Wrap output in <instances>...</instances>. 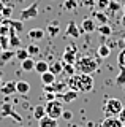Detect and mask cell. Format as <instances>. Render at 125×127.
Wrapping results in <instances>:
<instances>
[{"mask_svg":"<svg viewBox=\"0 0 125 127\" xmlns=\"http://www.w3.org/2000/svg\"><path fill=\"white\" fill-rule=\"evenodd\" d=\"M67 86L68 89H73L76 92H90L93 91V78L87 73L71 75V76H68Z\"/></svg>","mask_w":125,"mask_h":127,"instance_id":"6da1fadb","label":"cell"},{"mask_svg":"<svg viewBox=\"0 0 125 127\" xmlns=\"http://www.w3.org/2000/svg\"><path fill=\"white\" fill-rule=\"evenodd\" d=\"M100 67V57H93V56H81L79 59L75 62V68L79 73H87L92 75L93 71H97Z\"/></svg>","mask_w":125,"mask_h":127,"instance_id":"7a4b0ae2","label":"cell"},{"mask_svg":"<svg viewBox=\"0 0 125 127\" xmlns=\"http://www.w3.org/2000/svg\"><path fill=\"white\" fill-rule=\"evenodd\" d=\"M122 106H124V103L119 98H116V97L106 98L103 103V113L106 116H117L120 113V110H122Z\"/></svg>","mask_w":125,"mask_h":127,"instance_id":"3957f363","label":"cell"},{"mask_svg":"<svg viewBox=\"0 0 125 127\" xmlns=\"http://www.w3.org/2000/svg\"><path fill=\"white\" fill-rule=\"evenodd\" d=\"M46 114L54 119H59L63 113V102L60 98H54V100H48V103L44 105Z\"/></svg>","mask_w":125,"mask_h":127,"instance_id":"277c9868","label":"cell"},{"mask_svg":"<svg viewBox=\"0 0 125 127\" xmlns=\"http://www.w3.org/2000/svg\"><path fill=\"white\" fill-rule=\"evenodd\" d=\"M37 16H38V2H35L21 11V21H29V19H33Z\"/></svg>","mask_w":125,"mask_h":127,"instance_id":"5b68a950","label":"cell"},{"mask_svg":"<svg viewBox=\"0 0 125 127\" xmlns=\"http://www.w3.org/2000/svg\"><path fill=\"white\" fill-rule=\"evenodd\" d=\"M62 62L63 64H75L76 62V48L73 45H68L62 54Z\"/></svg>","mask_w":125,"mask_h":127,"instance_id":"8992f818","label":"cell"},{"mask_svg":"<svg viewBox=\"0 0 125 127\" xmlns=\"http://www.w3.org/2000/svg\"><path fill=\"white\" fill-rule=\"evenodd\" d=\"M98 127H125V124L117 116H106Z\"/></svg>","mask_w":125,"mask_h":127,"instance_id":"52a82bcc","label":"cell"},{"mask_svg":"<svg viewBox=\"0 0 125 127\" xmlns=\"http://www.w3.org/2000/svg\"><path fill=\"white\" fill-rule=\"evenodd\" d=\"M65 35H67V37H71V38H79V37H81V29L76 26L75 21H70V22L67 24Z\"/></svg>","mask_w":125,"mask_h":127,"instance_id":"ba28073f","label":"cell"},{"mask_svg":"<svg viewBox=\"0 0 125 127\" xmlns=\"http://www.w3.org/2000/svg\"><path fill=\"white\" fill-rule=\"evenodd\" d=\"M97 30V26H95V21L92 18H84L83 22H81V32L84 33H92V32Z\"/></svg>","mask_w":125,"mask_h":127,"instance_id":"9c48e42d","label":"cell"},{"mask_svg":"<svg viewBox=\"0 0 125 127\" xmlns=\"http://www.w3.org/2000/svg\"><path fill=\"white\" fill-rule=\"evenodd\" d=\"M78 94H79V92H76V91H73V89H67L63 94L59 95L57 98H60L63 103H71V102H75L78 98Z\"/></svg>","mask_w":125,"mask_h":127,"instance_id":"30bf717a","label":"cell"},{"mask_svg":"<svg viewBox=\"0 0 125 127\" xmlns=\"http://www.w3.org/2000/svg\"><path fill=\"white\" fill-rule=\"evenodd\" d=\"M13 57H16V51H13L11 48L0 51V65H5V64L10 62Z\"/></svg>","mask_w":125,"mask_h":127,"instance_id":"8fae6325","label":"cell"},{"mask_svg":"<svg viewBox=\"0 0 125 127\" xmlns=\"http://www.w3.org/2000/svg\"><path fill=\"white\" fill-rule=\"evenodd\" d=\"M0 92L3 95H11L16 92V81H6L0 86Z\"/></svg>","mask_w":125,"mask_h":127,"instance_id":"7c38bea8","label":"cell"},{"mask_svg":"<svg viewBox=\"0 0 125 127\" xmlns=\"http://www.w3.org/2000/svg\"><path fill=\"white\" fill-rule=\"evenodd\" d=\"M8 38H10V48H19L21 46V40L18 37V32L13 29V27L10 26V32H8Z\"/></svg>","mask_w":125,"mask_h":127,"instance_id":"4fadbf2b","label":"cell"},{"mask_svg":"<svg viewBox=\"0 0 125 127\" xmlns=\"http://www.w3.org/2000/svg\"><path fill=\"white\" fill-rule=\"evenodd\" d=\"M38 127H59V124H57V119L46 114L41 119H38Z\"/></svg>","mask_w":125,"mask_h":127,"instance_id":"5bb4252c","label":"cell"},{"mask_svg":"<svg viewBox=\"0 0 125 127\" xmlns=\"http://www.w3.org/2000/svg\"><path fill=\"white\" fill-rule=\"evenodd\" d=\"M27 37L32 40V41H40V40L44 38V30L43 29H30Z\"/></svg>","mask_w":125,"mask_h":127,"instance_id":"9a60e30c","label":"cell"},{"mask_svg":"<svg viewBox=\"0 0 125 127\" xmlns=\"http://www.w3.org/2000/svg\"><path fill=\"white\" fill-rule=\"evenodd\" d=\"M16 92L21 95H27L30 92V84L27 81H16Z\"/></svg>","mask_w":125,"mask_h":127,"instance_id":"2e32d148","label":"cell"},{"mask_svg":"<svg viewBox=\"0 0 125 127\" xmlns=\"http://www.w3.org/2000/svg\"><path fill=\"white\" fill-rule=\"evenodd\" d=\"M49 71L51 73H54L57 76V75H60L62 71H63V64H62L60 61H54L49 64Z\"/></svg>","mask_w":125,"mask_h":127,"instance_id":"e0dca14e","label":"cell"},{"mask_svg":"<svg viewBox=\"0 0 125 127\" xmlns=\"http://www.w3.org/2000/svg\"><path fill=\"white\" fill-rule=\"evenodd\" d=\"M97 30H98V33L103 35L104 38H108V37L112 35V29H111V26H108V24H100V26H97Z\"/></svg>","mask_w":125,"mask_h":127,"instance_id":"ac0fdd59","label":"cell"},{"mask_svg":"<svg viewBox=\"0 0 125 127\" xmlns=\"http://www.w3.org/2000/svg\"><path fill=\"white\" fill-rule=\"evenodd\" d=\"M40 76H41V83H43L44 86H46V84H52V83L56 81V75L51 73L49 70H48V71H44V73H41Z\"/></svg>","mask_w":125,"mask_h":127,"instance_id":"d6986e66","label":"cell"},{"mask_svg":"<svg viewBox=\"0 0 125 127\" xmlns=\"http://www.w3.org/2000/svg\"><path fill=\"white\" fill-rule=\"evenodd\" d=\"M37 73H44V71H48L49 70V64L46 62V61H37L35 62V68H33Z\"/></svg>","mask_w":125,"mask_h":127,"instance_id":"ffe728a7","label":"cell"},{"mask_svg":"<svg viewBox=\"0 0 125 127\" xmlns=\"http://www.w3.org/2000/svg\"><path fill=\"white\" fill-rule=\"evenodd\" d=\"M21 68L24 70V71H32L35 68V61H33V59H30V57L21 61Z\"/></svg>","mask_w":125,"mask_h":127,"instance_id":"44dd1931","label":"cell"},{"mask_svg":"<svg viewBox=\"0 0 125 127\" xmlns=\"http://www.w3.org/2000/svg\"><path fill=\"white\" fill-rule=\"evenodd\" d=\"M93 19L98 21V24H108V14L104 13V11L97 10L95 13H93Z\"/></svg>","mask_w":125,"mask_h":127,"instance_id":"7402d4cb","label":"cell"},{"mask_svg":"<svg viewBox=\"0 0 125 127\" xmlns=\"http://www.w3.org/2000/svg\"><path fill=\"white\" fill-rule=\"evenodd\" d=\"M97 53H98V57L100 59H106L109 54H111V48L108 45H100L98 49H97Z\"/></svg>","mask_w":125,"mask_h":127,"instance_id":"603a6c76","label":"cell"},{"mask_svg":"<svg viewBox=\"0 0 125 127\" xmlns=\"http://www.w3.org/2000/svg\"><path fill=\"white\" fill-rule=\"evenodd\" d=\"M43 116H46V110H44V105H37L33 108V118L37 119H41Z\"/></svg>","mask_w":125,"mask_h":127,"instance_id":"cb8c5ba5","label":"cell"},{"mask_svg":"<svg viewBox=\"0 0 125 127\" xmlns=\"http://www.w3.org/2000/svg\"><path fill=\"white\" fill-rule=\"evenodd\" d=\"M11 110H13V105H11L10 102H3L2 106H0V114H2L3 118H8V114H10Z\"/></svg>","mask_w":125,"mask_h":127,"instance_id":"d4e9b609","label":"cell"},{"mask_svg":"<svg viewBox=\"0 0 125 127\" xmlns=\"http://www.w3.org/2000/svg\"><path fill=\"white\" fill-rule=\"evenodd\" d=\"M27 57H30V56H29V51H27L25 48H24V49H22V48H16V59L19 62L24 61V59H27Z\"/></svg>","mask_w":125,"mask_h":127,"instance_id":"484cf974","label":"cell"},{"mask_svg":"<svg viewBox=\"0 0 125 127\" xmlns=\"http://www.w3.org/2000/svg\"><path fill=\"white\" fill-rule=\"evenodd\" d=\"M63 10H67V11H71V10H76L78 8V2L76 0H63Z\"/></svg>","mask_w":125,"mask_h":127,"instance_id":"4316f807","label":"cell"},{"mask_svg":"<svg viewBox=\"0 0 125 127\" xmlns=\"http://www.w3.org/2000/svg\"><path fill=\"white\" fill-rule=\"evenodd\" d=\"M108 8L111 10V13H116V11H120V10H122V5H120L119 0H109Z\"/></svg>","mask_w":125,"mask_h":127,"instance_id":"83f0119b","label":"cell"},{"mask_svg":"<svg viewBox=\"0 0 125 127\" xmlns=\"http://www.w3.org/2000/svg\"><path fill=\"white\" fill-rule=\"evenodd\" d=\"M116 84L117 86H125V68L124 67H120V71L116 78Z\"/></svg>","mask_w":125,"mask_h":127,"instance_id":"f1b7e54d","label":"cell"},{"mask_svg":"<svg viewBox=\"0 0 125 127\" xmlns=\"http://www.w3.org/2000/svg\"><path fill=\"white\" fill-rule=\"evenodd\" d=\"M62 64H63V62H62ZM75 71H76L75 64H63V71H62V73H67L68 76H71V75H75Z\"/></svg>","mask_w":125,"mask_h":127,"instance_id":"f546056e","label":"cell"},{"mask_svg":"<svg viewBox=\"0 0 125 127\" xmlns=\"http://www.w3.org/2000/svg\"><path fill=\"white\" fill-rule=\"evenodd\" d=\"M0 48H2V51L10 48V38H8V35H0Z\"/></svg>","mask_w":125,"mask_h":127,"instance_id":"4dcf8cb0","label":"cell"},{"mask_svg":"<svg viewBox=\"0 0 125 127\" xmlns=\"http://www.w3.org/2000/svg\"><path fill=\"white\" fill-rule=\"evenodd\" d=\"M117 64H119V67L125 68V48H122L119 51V54H117Z\"/></svg>","mask_w":125,"mask_h":127,"instance_id":"1f68e13d","label":"cell"},{"mask_svg":"<svg viewBox=\"0 0 125 127\" xmlns=\"http://www.w3.org/2000/svg\"><path fill=\"white\" fill-rule=\"evenodd\" d=\"M108 5H109V0H97V2H95L97 10H100V11L108 10Z\"/></svg>","mask_w":125,"mask_h":127,"instance_id":"d6a6232c","label":"cell"},{"mask_svg":"<svg viewBox=\"0 0 125 127\" xmlns=\"http://www.w3.org/2000/svg\"><path fill=\"white\" fill-rule=\"evenodd\" d=\"M59 26H56V24H51V26H48V33L49 37H56V35L59 33Z\"/></svg>","mask_w":125,"mask_h":127,"instance_id":"836d02e7","label":"cell"},{"mask_svg":"<svg viewBox=\"0 0 125 127\" xmlns=\"http://www.w3.org/2000/svg\"><path fill=\"white\" fill-rule=\"evenodd\" d=\"M11 13H13V6H3V10H2V18H3V19H8V18H11Z\"/></svg>","mask_w":125,"mask_h":127,"instance_id":"e575fe53","label":"cell"},{"mask_svg":"<svg viewBox=\"0 0 125 127\" xmlns=\"http://www.w3.org/2000/svg\"><path fill=\"white\" fill-rule=\"evenodd\" d=\"M27 51H29V56H35V54H38L40 53V48H38L37 45H29L25 48Z\"/></svg>","mask_w":125,"mask_h":127,"instance_id":"d590c367","label":"cell"},{"mask_svg":"<svg viewBox=\"0 0 125 127\" xmlns=\"http://www.w3.org/2000/svg\"><path fill=\"white\" fill-rule=\"evenodd\" d=\"M8 116H10L11 119H14L16 122H22V116L18 113V111H14V110H11V111H10V114H8Z\"/></svg>","mask_w":125,"mask_h":127,"instance_id":"8d00e7d4","label":"cell"},{"mask_svg":"<svg viewBox=\"0 0 125 127\" xmlns=\"http://www.w3.org/2000/svg\"><path fill=\"white\" fill-rule=\"evenodd\" d=\"M95 2H97V0H81V5H84L87 8H93V6H95Z\"/></svg>","mask_w":125,"mask_h":127,"instance_id":"74e56055","label":"cell"},{"mask_svg":"<svg viewBox=\"0 0 125 127\" xmlns=\"http://www.w3.org/2000/svg\"><path fill=\"white\" fill-rule=\"evenodd\" d=\"M8 32H10L8 24H2V26H0V35H8Z\"/></svg>","mask_w":125,"mask_h":127,"instance_id":"f35d334b","label":"cell"},{"mask_svg":"<svg viewBox=\"0 0 125 127\" xmlns=\"http://www.w3.org/2000/svg\"><path fill=\"white\" fill-rule=\"evenodd\" d=\"M60 118H63L65 121H70V119L73 118V113H71V111H68V110H63V113H62Z\"/></svg>","mask_w":125,"mask_h":127,"instance_id":"ab89813d","label":"cell"},{"mask_svg":"<svg viewBox=\"0 0 125 127\" xmlns=\"http://www.w3.org/2000/svg\"><path fill=\"white\" fill-rule=\"evenodd\" d=\"M117 118H119V119H120V121H122V122H124V124H125V105L122 106V110H120V113H119V114H117Z\"/></svg>","mask_w":125,"mask_h":127,"instance_id":"60d3db41","label":"cell"},{"mask_svg":"<svg viewBox=\"0 0 125 127\" xmlns=\"http://www.w3.org/2000/svg\"><path fill=\"white\" fill-rule=\"evenodd\" d=\"M54 98H57L54 92H46V100H54Z\"/></svg>","mask_w":125,"mask_h":127,"instance_id":"b9f144b4","label":"cell"},{"mask_svg":"<svg viewBox=\"0 0 125 127\" xmlns=\"http://www.w3.org/2000/svg\"><path fill=\"white\" fill-rule=\"evenodd\" d=\"M3 6H5V3H3V0H0V19H3V18H2V10H3Z\"/></svg>","mask_w":125,"mask_h":127,"instance_id":"7bdbcfd3","label":"cell"},{"mask_svg":"<svg viewBox=\"0 0 125 127\" xmlns=\"http://www.w3.org/2000/svg\"><path fill=\"white\" fill-rule=\"evenodd\" d=\"M120 22H122V26H125V13H124V16H122V19H120Z\"/></svg>","mask_w":125,"mask_h":127,"instance_id":"ee69618b","label":"cell"},{"mask_svg":"<svg viewBox=\"0 0 125 127\" xmlns=\"http://www.w3.org/2000/svg\"><path fill=\"white\" fill-rule=\"evenodd\" d=\"M122 10H124V13H125V5H124V6H122Z\"/></svg>","mask_w":125,"mask_h":127,"instance_id":"f6af8a7d","label":"cell"},{"mask_svg":"<svg viewBox=\"0 0 125 127\" xmlns=\"http://www.w3.org/2000/svg\"><path fill=\"white\" fill-rule=\"evenodd\" d=\"M124 48H125V37H124Z\"/></svg>","mask_w":125,"mask_h":127,"instance_id":"bcb514c9","label":"cell"},{"mask_svg":"<svg viewBox=\"0 0 125 127\" xmlns=\"http://www.w3.org/2000/svg\"><path fill=\"white\" fill-rule=\"evenodd\" d=\"M0 86H2V79H0Z\"/></svg>","mask_w":125,"mask_h":127,"instance_id":"7dc6e473","label":"cell"}]
</instances>
